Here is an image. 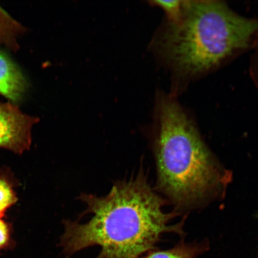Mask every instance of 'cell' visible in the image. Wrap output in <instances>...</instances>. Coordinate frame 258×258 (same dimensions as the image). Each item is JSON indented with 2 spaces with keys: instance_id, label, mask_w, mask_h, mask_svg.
<instances>
[{
  "instance_id": "8fae6325",
  "label": "cell",
  "mask_w": 258,
  "mask_h": 258,
  "mask_svg": "<svg viewBox=\"0 0 258 258\" xmlns=\"http://www.w3.org/2000/svg\"><path fill=\"white\" fill-rule=\"evenodd\" d=\"M253 50L250 59L249 74L251 80L258 90V44Z\"/></svg>"
},
{
  "instance_id": "30bf717a",
  "label": "cell",
  "mask_w": 258,
  "mask_h": 258,
  "mask_svg": "<svg viewBox=\"0 0 258 258\" xmlns=\"http://www.w3.org/2000/svg\"><path fill=\"white\" fill-rule=\"evenodd\" d=\"M12 225L9 222L0 218V253L14 249L16 242L13 237Z\"/></svg>"
},
{
  "instance_id": "ba28073f",
  "label": "cell",
  "mask_w": 258,
  "mask_h": 258,
  "mask_svg": "<svg viewBox=\"0 0 258 258\" xmlns=\"http://www.w3.org/2000/svg\"><path fill=\"white\" fill-rule=\"evenodd\" d=\"M14 177L6 169L0 170V218L18 202Z\"/></svg>"
},
{
  "instance_id": "8992f818",
  "label": "cell",
  "mask_w": 258,
  "mask_h": 258,
  "mask_svg": "<svg viewBox=\"0 0 258 258\" xmlns=\"http://www.w3.org/2000/svg\"><path fill=\"white\" fill-rule=\"evenodd\" d=\"M25 31L23 25L0 7V46L17 51L20 48L19 38Z\"/></svg>"
},
{
  "instance_id": "6da1fadb",
  "label": "cell",
  "mask_w": 258,
  "mask_h": 258,
  "mask_svg": "<svg viewBox=\"0 0 258 258\" xmlns=\"http://www.w3.org/2000/svg\"><path fill=\"white\" fill-rule=\"evenodd\" d=\"M258 44V19L218 0H183L181 16L164 21L152 42L155 55L178 98L193 83L221 69Z\"/></svg>"
},
{
  "instance_id": "5b68a950",
  "label": "cell",
  "mask_w": 258,
  "mask_h": 258,
  "mask_svg": "<svg viewBox=\"0 0 258 258\" xmlns=\"http://www.w3.org/2000/svg\"><path fill=\"white\" fill-rule=\"evenodd\" d=\"M29 84L20 67L0 50V94L17 105L24 99Z\"/></svg>"
},
{
  "instance_id": "7a4b0ae2",
  "label": "cell",
  "mask_w": 258,
  "mask_h": 258,
  "mask_svg": "<svg viewBox=\"0 0 258 258\" xmlns=\"http://www.w3.org/2000/svg\"><path fill=\"white\" fill-rule=\"evenodd\" d=\"M83 216L88 220L63 221V252L72 256L89 247H101L97 258H140L154 249L161 235L176 231L172 215L163 211L164 200L151 188L144 170L118 180L107 195L82 193Z\"/></svg>"
},
{
  "instance_id": "52a82bcc",
  "label": "cell",
  "mask_w": 258,
  "mask_h": 258,
  "mask_svg": "<svg viewBox=\"0 0 258 258\" xmlns=\"http://www.w3.org/2000/svg\"><path fill=\"white\" fill-rule=\"evenodd\" d=\"M208 249L207 244L180 243L173 249L150 251L147 255L140 258H196Z\"/></svg>"
},
{
  "instance_id": "3957f363",
  "label": "cell",
  "mask_w": 258,
  "mask_h": 258,
  "mask_svg": "<svg viewBox=\"0 0 258 258\" xmlns=\"http://www.w3.org/2000/svg\"><path fill=\"white\" fill-rule=\"evenodd\" d=\"M155 101L158 188L180 207L198 205L225 186L224 173L203 142L191 113L178 98L159 91Z\"/></svg>"
},
{
  "instance_id": "9c48e42d",
  "label": "cell",
  "mask_w": 258,
  "mask_h": 258,
  "mask_svg": "<svg viewBox=\"0 0 258 258\" xmlns=\"http://www.w3.org/2000/svg\"><path fill=\"white\" fill-rule=\"evenodd\" d=\"M150 5L158 7L163 11L166 15L165 20L175 21L181 16L183 11V0H154L149 2Z\"/></svg>"
},
{
  "instance_id": "277c9868",
  "label": "cell",
  "mask_w": 258,
  "mask_h": 258,
  "mask_svg": "<svg viewBox=\"0 0 258 258\" xmlns=\"http://www.w3.org/2000/svg\"><path fill=\"white\" fill-rule=\"evenodd\" d=\"M39 118L25 114L18 105L0 102V148L19 155L30 149L32 129Z\"/></svg>"
}]
</instances>
